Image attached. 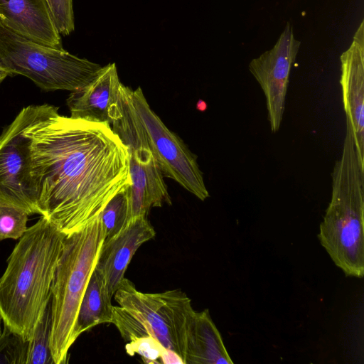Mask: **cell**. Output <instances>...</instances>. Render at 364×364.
Returning a JSON list of instances; mask_svg holds the SVG:
<instances>
[{"mask_svg":"<svg viewBox=\"0 0 364 364\" xmlns=\"http://www.w3.org/2000/svg\"><path fill=\"white\" fill-rule=\"evenodd\" d=\"M49 104L21 112L40 215L69 235L132 185L129 151L109 123L62 115Z\"/></svg>","mask_w":364,"mask_h":364,"instance_id":"obj_1","label":"cell"},{"mask_svg":"<svg viewBox=\"0 0 364 364\" xmlns=\"http://www.w3.org/2000/svg\"><path fill=\"white\" fill-rule=\"evenodd\" d=\"M65 235L41 216L19 239L0 277L4 326L26 340L30 338L51 297Z\"/></svg>","mask_w":364,"mask_h":364,"instance_id":"obj_2","label":"cell"},{"mask_svg":"<svg viewBox=\"0 0 364 364\" xmlns=\"http://www.w3.org/2000/svg\"><path fill=\"white\" fill-rule=\"evenodd\" d=\"M342 154L331 173L332 193L319 226L318 240L346 277L364 275V164L346 117Z\"/></svg>","mask_w":364,"mask_h":364,"instance_id":"obj_3","label":"cell"},{"mask_svg":"<svg viewBox=\"0 0 364 364\" xmlns=\"http://www.w3.org/2000/svg\"><path fill=\"white\" fill-rule=\"evenodd\" d=\"M105 239L100 216L65 235L51 289L52 328L50 347L55 364L65 363L77 340L78 309Z\"/></svg>","mask_w":364,"mask_h":364,"instance_id":"obj_4","label":"cell"},{"mask_svg":"<svg viewBox=\"0 0 364 364\" xmlns=\"http://www.w3.org/2000/svg\"><path fill=\"white\" fill-rule=\"evenodd\" d=\"M112 323L127 342L151 336L175 351L185 364L189 331L196 311L180 289L144 293L124 278L115 291Z\"/></svg>","mask_w":364,"mask_h":364,"instance_id":"obj_5","label":"cell"},{"mask_svg":"<svg viewBox=\"0 0 364 364\" xmlns=\"http://www.w3.org/2000/svg\"><path fill=\"white\" fill-rule=\"evenodd\" d=\"M0 65L9 76L21 75L45 91L76 90L89 83L102 66L26 38L0 22Z\"/></svg>","mask_w":364,"mask_h":364,"instance_id":"obj_6","label":"cell"},{"mask_svg":"<svg viewBox=\"0 0 364 364\" xmlns=\"http://www.w3.org/2000/svg\"><path fill=\"white\" fill-rule=\"evenodd\" d=\"M131 99L164 177L174 180L202 201L209 198L197 156L151 109L140 87L132 90Z\"/></svg>","mask_w":364,"mask_h":364,"instance_id":"obj_7","label":"cell"},{"mask_svg":"<svg viewBox=\"0 0 364 364\" xmlns=\"http://www.w3.org/2000/svg\"><path fill=\"white\" fill-rule=\"evenodd\" d=\"M0 203L23 209L29 215L40 214L21 111L0 134Z\"/></svg>","mask_w":364,"mask_h":364,"instance_id":"obj_8","label":"cell"},{"mask_svg":"<svg viewBox=\"0 0 364 364\" xmlns=\"http://www.w3.org/2000/svg\"><path fill=\"white\" fill-rule=\"evenodd\" d=\"M300 43L294 38L291 25L287 23L274 46L249 65L250 73L264 92L267 119L273 133L282 124L290 70Z\"/></svg>","mask_w":364,"mask_h":364,"instance_id":"obj_9","label":"cell"},{"mask_svg":"<svg viewBox=\"0 0 364 364\" xmlns=\"http://www.w3.org/2000/svg\"><path fill=\"white\" fill-rule=\"evenodd\" d=\"M362 21L350 48L341 56L343 108L350 123L355 148L364 164V33Z\"/></svg>","mask_w":364,"mask_h":364,"instance_id":"obj_10","label":"cell"},{"mask_svg":"<svg viewBox=\"0 0 364 364\" xmlns=\"http://www.w3.org/2000/svg\"><path fill=\"white\" fill-rule=\"evenodd\" d=\"M122 85L115 63L102 67L89 83L71 91L66 100L70 117L111 124Z\"/></svg>","mask_w":364,"mask_h":364,"instance_id":"obj_11","label":"cell"},{"mask_svg":"<svg viewBox=\"0 0 364 364\" xmlns=\"http://www.w3.org/2000/svg\"><path fill=\"white\" fill-rule=\"evenodd\" d=\"M155 235L156 231L146 217L138 216L132 218L117 235L104 240L95 268L102 273L112 296L124 278L138 248Z\"/></svg>","mask_w":364,"mask_h":364,"instance_id":"obj_12","label":"cell"},{"mask_svg":"<svg viewBox=\"0 0 364 364\" xmlns=\"http://www.w3.org/2000/svg\"><path fill=\"white\" fill-rule=\"evenodd\" d=\"M132 218L147 216L150 209L171 205V199L149 147L129 149Z\"/></svg>","mask_w":364,"mask_h":364,"instance_id":"obj_13","label":"cell"},{"mask_svg":"<svg viewBox=\"0 0 364 364\" xmlns=\"http://www.w3.org/2000/svg\"><path fill=\"white\" fill-rule=\"evenodd\" d=\"M0 22L26 38L63 48L46 0H0Z\"/></svg>","mask_w":364,"mask_h":364,"instance_id":"obj_14","label":"cell"},{"mask_svg":"<svg viewBox=\"0 0 364 364\" xmlns=\"http://www.w3.org/2000/svg\"><path fill=\"white\" fill-rule=\"evenodd\" d=\"M198 363H233L208 309L196 311L188 334L185 364Z\"/></svg>","mask_w":364,"mask_h":364,"instance_id":"obj_15","label":"cell"},{"mask_svg":"<svg viewBox=\"0 0 364 364\" xmlns=\"http://www.w3.org/2000/svg\"><path fill=\"white\" fill-rule=\"evenodd\" d=\"M112 297L102 273L95 267L78 309L75 323L77 338L99 324L112 323Z\"/></svg>","mask_w":364,"mask_h":364,"instance_id":"obj_16","label":"cell"},{"mask_svg":"<svg viewBox=\"0 0 364 364\" xmlns=\"http://www.w3.org/2000/svg\"><path fill=\"white\" fill-rule=\"evenodd\" d=\"M52 299L28 339L26 364H55L50 341L52 328Z\"/></svg>","mask_w":364,"mask_h":364,"instance_id":"obj_17","label":"cell"},{"mask_svg":"<svg viewBox=\"0 0 364 364\" xmlns=\"http://www.w3.org/2000/svg\"><path fill=\"white\" fill-rule=\"evenodd\" d=\"M130 187L131 186H127L115 195L99 215L104 232V240L117 235L132 219Z\"/></svg>","mask_w":364,"mask_h":364,"instance_id":"obj_18","label":"cell"},{"mask_svg":"<svg viewBox=\"0 0 364 364\" xmlns=\"http://www.w3.org/2000/svg\"><path fill=\"white\" fill-rule=\"evenodd\" d=\"M28 215L23 209L0 203V241L20 239L28 228Z\"/></svg>","mask_w":364,"mask_h":364,"instance_id":"obj_19","label":"cell"},{"mask_svg":"<svg viewBox=\"0 0 364 364\" xmlns=\"http://www.w3.org/2000/svg\"><path fill=\"white\" fill-rule=\"evenodd\" d=\"M28 340L4 326L0 336V363L26 364Z\"/></svg>","mask_w":364,"mask_h":364,"instance_id":"obj_20","label":"cell"},{"mask_svg":"<svg viewBox=\"0 0 364 364\" xmlns=\"http://www.w3.org/2000/svg\"><path fill=\"white\" fill-rule=\"evenodd\" d=\"M125 348L127 354H138L146 363H160V358L166 349L158 340L151 336L140 337L127 342Z\"/></svg>","mask_w":364,"mask_h":364,"instance_id":"obj_21","label":"cell"},{"mask_svg":"<svg viewBox=\"0 0 364 364\" xmlns=\"http://www.w3.org/2000/svg\"><path fill=\"white\" fill-rule=\"evenodd\" d=\"M59 33L68 36L74 31L73 0H46Z\"/></svg>","mask_w":364,"mask_h":364,"instance_id":"obj_22","label":"cell"},{"mask_svg":"<svg viewBox=\"0 0 364 364\" xmlns=\"http://www.w3.org/2000/svg\"><path fill=\"white\" fill-rule=\"evenodd\" d=\"M160 363L164 364H184L181 357L175 351L166 349L160 358Z\"/></svg>","mask_w":364,"mask_h":364,"instance_id":"obj_23","label":"cell"},{"mask_svg":"<svg viewBox=\"0 0 364 364\" xmlns=\"http://www.w3.org/2000/svg\"><path fill=\"white\" fill-rule=\"evenodd\" d=\"M9 76V73L0 65V84Z\"/></svg>","mask_w":364,"mask_h":364,"instance_id":"obj_24","label":"cell"},{"mask_svg":"<svg viewBox=\"0 0 364 364\" xmlns=\"http://www.w3.org/2000/svg\"><path fill=\"white\" fill-rule=\"evenodd\" d=\"M1 321H2V320H1V316H0V336H1V332H2V330H1Z\"/></svg>","mask_w":364,"mask_h":364,"instance_id":"obj_25","label":"cell"}]
</instances>
